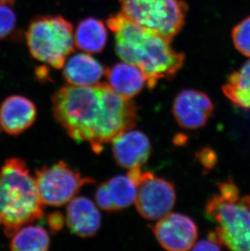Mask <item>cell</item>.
<instances>
[{"label":"cell","mask_w":250,"mask_h":251,"mask_svg":"<svg viewBox=\"0 0 250 251\" xmlns=\"http://www.w3.org/2000/svg\"><path fill=\"white\" fill-rule=\"evenodd\" d=\"M127 175L137 186L134 203L143 218L158 221L170 213L176 199L173 183L141 168L129 169Z\"/></svg>","instance_id":"obj_7"},{"label":"cell","mask_w":250,"mask_h":251,"mask_svg":"<svg viewBox=\"0 0 250 251\" xmlns=\"http://www.w3.org/2000/svg\"><path fill=\"white\" fill-rule=\"evenodd\" d=\"M17 17L9 5L0 2V40L7 38L14 31Z\"/></svg>","instance_id":"obj_21"},{"label":"cell","mask_w":250,"mask_h":251,"mask_svg":"<svg viewBox=\"0 0 250 251\" xmlns=\"http://www.w3.org/2000/svg\"><path fill=\"white\" fill-rule=\"evenodd\" d=\"M31 55L56 69L64 68L74 52V28L60 16H41L31 21L25 32Z\"/></svg>","instance_id":"obj_5"},{"label":"cell","mask_w":250,"mask_h":251,"mask_svg":"<svg viewBox=\"0 0 250 251\" xmlns=\"http://www.w3.org/2000/svg\"><path fill=\"white\" fill-rule=\"evenodd\" d=\"M218 186L220 194L211 197L205 207V216L216 225V239L231 251H250V195L241 198L231 180Z\"/></svg>","instance_id":"obj_4"},{"label":"cell","mask_w":250,"mask_h":251,"mask_svg":"<svg viewBox=\"0 0 250 251\" xmlns=\"http://www.w3.org/2000/svg\"><path fill=\"white\" fill-rule=\"evenodd\" d=\"M64 67V80L69 85L75 86L98 85L106 70L97 59L88 54L74 55Z\"/></svg>","instance_id":"obj_15"},{"label":"cell","mask_w":250,"mask_h":251,"mask_svg":"<svg viewBox=\"0 0 250 251\" xmlns=\"http://www.w3.org/2000/svg\"><path fill=\"white\" fill-rule=\"evenodd\" d=\"M106 184L115 211L127 208L134 202L137 186L128 176H116Z\"/></svg>","instance_id":"obj_19"},{"label":"cell","mask_w":250,"mask_h":251,"mask_svg":"<svg viewBox=\"0 0 250 251\" xmlns=\"http://www.w3.org/2000/svg\"><path fill=\"white\" fill-rule=\"evenodd\" d=\"M231 37L236 50L250 57V17L234 27Z\"/></svg>","instance_id":"obj_20"},{"label":"cell","mask_w":250,"mask_h":251,"mask_svg":"<svg viewBox=\"0 0 250 251\" xmlns=\"http://www.w3.org/2000/svg\"><path fill=\"white\" fill-rule=\"evenodd\" d=\"M198 159L205 168H212L216 161L215 153L210 149H202L197 154Z\"/></svg>","instance_id":"obj_25"},{"label":"cell","mask_w":250,"mask_h":251,"mask_svg":"<svg viewBox=\"0 0 250 251\" xmlns=\"http://www.w3.org/2000/svg\"><path fill=\"white\" fill-rule=\"evenodd\" d=\"M122 13L141 26L173 39L184 24L187 5L181 0H120Z\"/></svg>","instance_id":"obj_6"},{"label":"cell","mask_w":250,"mask_h":251,"mask_svg":"<svg viewBox=\"0 0 250 251\" xmlns=\"http://www.w3.org/2000/svg\"><path fill=\"white\" fill-rule=\"evenodd\" d=\"M158 243L168 251H189L198 238V226L192 219L179 213H168L152 227Z\"/></svg>","instance_id":"obj_9"},{"label":"cell","mask_w":250,"mask_h":251,"mask_svg":"<svg viewBox=\"0 0 250 251\" xmlns=\"http://www.w3.org/2000/svg\"><path fill=\"white\" fill-rule=\"evenodd\" d=\"M37 113L36 105L29 99L12 95L0 107V127L9 135H20L33 126Z\"/></svg>","instance_id":"obj_12"},{"label":"cell","mask_w":250,"mask_h":251,"mask_svg":"<svg viewBox=\"0 0 250 251\" xmlns=\"http://www.w3.org/2000/svg\"><path fill=\"white\" fill-rule=\"evenodd\" d=\"M110 87L122 97L131 100L139 95L149 80L142 69L128 63L116 64L105 70Z\"/></svg>","instance_id":"obj_14"},{"label":"cell","mask_w":250,"mask_h":251,"mask_svg":"<svg viewBox=\"0 0 250 251\" xmlns=\"http://www.w3.org/2000/svg\"><path fill=\"white\" fill-rule=\"evenodd\" d=\"M95 199L98 206H100V208L104 211H115L106 182L102 183L98 188L95 194Z\"/></svg>","instance_id":"obj_22"},{"label":"cell","mask_w":250,"mask_h":251,"mask_svg":"<svg viewBox=\"0 0 250 251\" xmlns=\"http://www.w3.org/2000/svg\"><path fill=\"white\" fill-rule=\"evenodd\" d=\"M35 182L43 205L62 206L69 203L91 178L83 177L64 161L36 171Z\"/></svg>","instance_id":"obj_8"},{"label":"cell","mask_w":250,"mask_h":251,"mask_svg":"<svg viewBox=\"0 0 250 251\" xmlns=\"http://www.w3.org/2000/svg\"><path fill=\"white\" fill-rule=\"evenodd\" d=\"M192 249L195 251H220L221 245L219 243L214 232L209 233L207 239L201 240L198 243H195Z\"/></svg>","instance_id":"obj_23"},{"label":"cell","mask_w":250,"mask_h":251,"mask_svg":"<svg viewBox=\"0 0 250 251\" xmlns=\"http://www.w3.org/2000/svg\"><path fill=\"white\" fill-rule=\"evenodd\" d=\"M66 211L67 225L74 234L86 238L97 233L101 226V214L90 199L74 198L69 201Z\"/></svg>","instance_id":"obj_13"},{"label":"cell","mask_w":250,"mask_h":251,"mask_svg":"<svg viewBox=\"0 0 250 251\" xmlns=\"http://www.w3.org/2000/svg\"><path fill=\"white\" fill-rule=\"evenodd\" d=\"M54 119L76 142H88L100 153L104 144L136 125L137 109L108 84L65 85L52 96Z\"/></svg>","instance_id":"obj_1"},{"label":"cell","mask_w":250,"mask_h":251,"mask_svg":"<svg viewBox=\"0 0 250 251\" xmlns=\"http://www.w3.org/2000/svg\"><path fill=\"white\" fill-rule=\"evenodd\" d=\"M10 238L9 248L13 251H46L50 247L48 231L38 225H25Z\"/></svg>","instance_id":"obj_18"},{"label":"cell","mask_w":250,"mask_h":251,"mask_svg":"<svg viewBox=\"0 0 250 251\" xmlns=\"http://www.w3.org/2000/svg\"><path fill=\"white\" fill-rule=\"evenodd\" d=\"M36 77L38 81H47L48 79V69L46 66H39L35 70Z\"/></svg>","instance_id":"obj_26"},{"label":"cell","mask_w":250,"mask_h":251,"mask_svg":"<svg viewBox=\"0 0 250 251\" xmlns=\"http://www.w3.org/2000/svg\"><path fill=\"white\" fill-rule=\"evenodd\" d=\"M107 40V32L103 22L87 18L78 25L74 42L80 50L88 53H99L103 50Z\"/></svg>","instance_id":"obj_16"},{"label":"cell","mask_w":250,"mask_h":251,"mask_svg":"<svg viewBox=\"0 0 250 251\" xmlns=\"http://www.w3.org/2000/svg\"><path fill=\"white\" fill-rule=\"evenodd\" d=\"M16 0H0L1 3H5L7 5H13Z\"/></svg>","instance_id":"obj_27"},{"label":"cell","mask_w":250,"mask_h":251,"mask_svg":"<svg viewBox=\"0 0 250 251\" xmlns=\"http://www.w3.org/2000/svg\"><path fill=\"white\" fill-rule=\"evenodd\" d=\"M107 26L116 38V50L122 60L138 67L149 80V88L161 79H170L184 65L171 39L128 19L122 12L111 16Z\"/></svg>","instance_id":"obj_2"},{"label":"cell","mask_w":250,"mask_h":251,"mask_svg":"<svg viewBox=\"0 0 250 251\" xmlns=\"http://www.w3.org/2000/svg\"><path fill=\"white\" fill-rule=\"evenodd\" d=\"M222 90L234 106L250 109V59L239 71L229 76Z\"/></svg>","instance_id":"obj_17"},{"label":"cell","mask_w":250,"mask_h":251,"mask_svg":"<svg viewBox=\"0 0 250 251\" xmlns=\"http://www.w3.org/2000/svg\"><path fill=\"white\" fill-rule=\"evenodd\" d=\"M35 178L25 162L10 158L0 169V227L7 237L43 216Z\"/></svg>","instance_id":"obj_3"},{"label":"cell","mask_w":250,"mask_h":251,"mask_svg":"<svg viewBox=\"0 0 250 251\" xmlns=\"http://www.w3.org/2000/svg\"><path fill=\"white\" fill-rule=\"evenodd\" d=\"M214 107L212 101L205 93L200 90H184L175 98L173 112L181 128L194 130L206 125Z\"/></svg>","instance_id":"obj_10"},{"label":"cell","mask_w":250,"mask_h":251,"mask_svg":"<svg viewBox=\"0 0 250 251\" xmlns=\"http://www.w3.org/2000/svg\"><path fill=\"white\" fill-rule=\"evenodd\" d=\"M111 142L114 158L122 168H141L150 156V139L140 131H125L114 138Z\"/></svg>","instance_id":"obj_11"},{"label":"cell","mask_w":250,"mask_h":251,"mask_svg":"<svg viewBox=\"0 0 250 251\" xmlns=\"http://www.w3.org/2000/svg\"><path fill=\"white\" fill-rule=\"evenodd\" d=\"M64 216L59 211L50 213L48 216V226L53 233H56L64 227Z\"/></svg>","instance_id":"obj_24"}]
</instances>
